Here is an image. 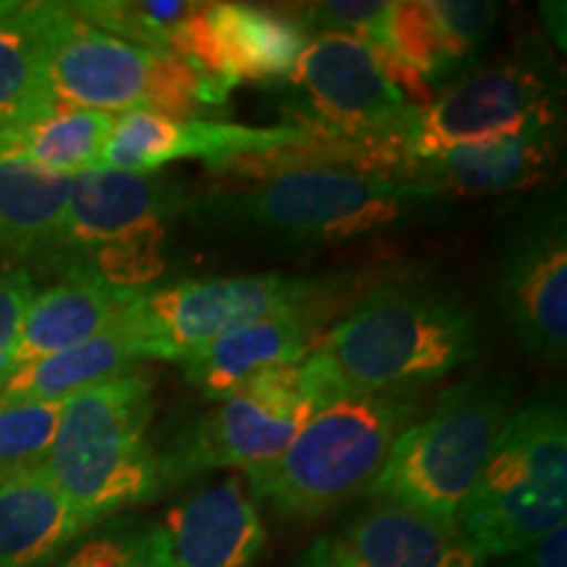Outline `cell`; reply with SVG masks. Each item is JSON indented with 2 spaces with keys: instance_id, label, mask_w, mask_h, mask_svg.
Here are the masks:
<instances>
[{
  "instance_id": "6da1fadb",
  "label": "cell",
  "mask_w": 567,
  "mask_h": 567,
  "mask_svg": "<svg viewBox=\"0 0 567 567\" xmlns=\"http://www.w3.org/2000/svg\"><path fill=\"white\" fill-rule=\"evenodd\" d=\"M478 326L457 297L421 284L381 287L302 360L323 408L347 394L415 392L478 354Z\"/></svg>"
},
{
  "instance_id": "7a4b0ae2",
  "label": "cell",
  "mask_w": 567,
  "mask_h": 567,
  "mask_svg": "<svg viewBox=\"0 0 567 567\" xmlns=\"http://www.w3.org/2000/svg\"><path fill=\"white\" fill-rule=\"evenodd\" d=\"M442 193L350 168H287L187 200L197 226L284 247H326L405 221Z\"/></svg>"
},
{
  "instance_id": "3957f363",
  "label": "cell",
  "mask_w": 567,
  "mask_h": 567,
  "mask_svg": "<svg viewBox=\"0 0 567 567\" xmlns=\"http://www.w3.org/2000/svg\"><path fill=\"white\" fill-rule=\"evenodd\" d=\"M421 415V389L339 396L308 417L279 457L245 473L250 496L281 517L331 513L373 486L396 439Z\"/></svg>"
},
{
  "instance_id": "277c9868",
  "label": "cell",
  "mask_w": 567,
  "mask_h": 567,
  "mask_svg": "<svg viewBox=\"0 0 567 567\" xmlns=\"http://www.w3.org/2000/svg\"><path fill=\"white\" fill-rule=\"evenodd\" d=\"M153 408V379L140 371L63 402L42 471L90 526L147 505L166 486L147 439Z\"/></svg>"
},
{
  "instance_id": "5b68a950",
  "label": "cell",
  "mask_w": 567,
  "mask_h": 567,
  "mask_svg": "<svg viewBox=\"0 0 567 567\" xmlns=\"http://www.w3.org/2000/svg\"><path fill=\"white\" fill-rule=\"evenodd\" d=\"M184 205V189L166 174L92 168L69 176L61 224L34 264L122 292L151 289L166 271L168 224Z\"/></svg>"
},
{
  "instance_id": "8992f818",
  "label": "cell",
  "mask_w": 567,
  "mask_h": 567,
  "mask_svg": "<svg viewBox=\"0 0 567 567\" xmlns=\"http://www.w3.org/2000/svg\"><path fill=\"white\" fill-rule=\"evenodd\" d=\"M567 517V417L557 396L509 413L457 526L486 559L520 555Z\"/></svg>"
},
{
  "instance_id": "52a82bcc",
  "label": "cell",
  "mask_w": 567,
  "mask_h": 567,
  "mask_svg": "<svg viewBox=\"0 0 567 567\" xmlns=\"http://www.w3.org/2000/svg\"><path fill=\"white\" fill-rule=\"evenodd\" d=\"M513 410V379L499 373L467 375L396 439L368 494L436 520L457 523L460 507Z\"/></svg>"
},
{
  "instance_id": "ba28073f",
  "label": "cell",
  "mask_w": 567,
  "mask_h": 567,
  "mask_svg": "<svg viewBox=\"0 0 567 567\" xmlns=\"http://www.w3.org/2000/svg\"><path fill=\"white\" fill-rule=\"evenodd\" d=\"M48 90L61 109L111 116L153 111L172 118H200L203 109L226 101L193 66L97 30L71 3H59L53 17Z\"/></svg>"
},
{
  "instance_id": "9c48e42d",
  "label": "cell",
  "mask_w": 567,
  "mask_h": 567,
  "mask_svg": "<svg viewBox=\"0 0 567 567\" xmlns=\"http://www.w3.org/2000/svg\"><path fill=\"white\" fill-rule=\"evenodd\" d=\"M342 287L344 281L337 279L287 274L182 279L134 295L122 326L140 360L182 363L213 339L258 318L334 302Z\"/></svg>"
},
{
  "instance_id": "30bf717a",
  "label": "cell",
  "mask_w": 567,
  "mask_h": 567,
  "mask_svg": "<svg viewBox=\"0 0 567 567\" xmlns=\"http://www.w3.org/2000/svg\"><path fill=\"white\" fill-rule=\"evenodd\" d=\"M323 408L302 363L252 375L176 434L161 457L163 484L213 471H252L295 442L308 417Z\"/></svg>"
},
{
  "instance_id": "8fae6325",
  "label": "cell",
  "mask_w": 567,
  "mask_h": 567,
  "mask_svg": "<svg viewBox=\"0 0 567 567\" xmlns=\"http://www.w3.org/2000/svg\"><path fill=\"white\" fill-rule=\"evenodd\" d=\"M557 97L549 71L528 59L460 76L429 105H415L402 140L405 168L452 147L484 145L557 124Z\"/></svg>"
},
{
  "instance_id": "7c38bea8",
  "label": "cell",
  "mask_w": 567,
  "mask_h": 567,
  "mask_svg": "<svg viewBox=\"0 0 567 567\" xmlns=\"http://www.w3.org/2000/svg\"><path fill=\"white\" fill-rule=\"evenodd\" d=\"M289 80L302 90L308 111L313 113L305 124L384 147L405 168L402 140L415 105L384 74L371 45L350 34H316Z\"/></svg>"
},
{
  "instance_id": "4fadbf2b",
  "label": "cell",
  "mask_w": 567,
  "mask_h": 567,
  "mask_svg": "<svg viewBox=\"0 0 567 567\" xmlns=\"http://www.w3.org/2000/svg\"><path fill=\"white\" fill-rule=\"evenodd\" d=\"M496 302L509 331L536 358L567 352L565 205L549 203L515 226L496 264Z\"/></svg>"
},
{
  "instance_id": "5bb4252c",
  "label": "cell",
  "mask_w": 567,
  "mask_h": 567,
  "mask_svg": "<svg viewBox=\"0 0 567 567\" xmlns=\"http://www.w3.org/2000/svg\"><path fill=\"white\" fill-rule=\"evenodd\" d=\"M308 137V126H245L213 118H172L153 111H126L113 118L101 168L130 174H161L168 163L197 158L210 172L292 147Z\"/></svg>"
},
{
  "instance_id": "9a60e30c",
  "label": "cell",
  "mask_w": 567,
  "mask_h": 567,
  "mask_svg": "<svg viewBox=\"0 0 567 567\" xmlns=\"http://www.w3.org/2000/svg\"><path fill=\"white\" fill-rule=\"evenodd\" d=\"M337 302L281 310L226 331L224 337L213 339L203 350L182 360L184 375L189 384L200 389L203 396L218 402L268 368L302 363L323 337V326L334 316Z\"/></svg>"
},
{
  "instance_id": "2e32d148",
  "label": "cell",
  "mask_w": 567,
  "mask_h": 567,
  "mask_svg": "<svg viewBox=\"0 0 567 567\" xmlns=\"http://www.w3.org/2000/svg\"><path fill=\"white\" fill-rule=\"evenodd\" d=\"M161 528L176 567H255L266 549L258 505L239 478L184 496Z\"/></svg>"
},
{
  "instance_id": "e0dca14e",
  "label": "cell",
  "mask_w": 567,
  "mask_h": 567,
  "mask_svg": "<svg viewBox=\"0 0 567 567\" xmlns=\"http://www.w3.org/2000/svg\"><path fill=\"white\" fill-rule=\"evenodd\" d=\"M557 161L559 132L557 124H547L507 140L452 147L434 158L413 161L402 179L434 187L442 195H505L542 184L555 172Z\"/></svg>"
},
{
  "instance_id": "ac0fdd59",
  "label": "cell",
  "mask_w": 567,
  "mask_h": 567,
  "mask_svg": "<svg viewBox=\"0 0 567 567\" xmlns=\"http://www.w3.org/2000/svg\"><path fill=\"white\" fill-rule=\"evenodd\" d=\"M360 567H486L457 523L379 502L334 538Z\"/></svg>"
},
{
  "instance_id": "d6986e66",
  "label": "cell",
  "mask_w": 567,
  "mask_h": 567,
  "mask_svg": "<svg viewBox=\"0 0 567 567\" xmlns=\"http://www.w3.org/2000/svg\"><path fill=\"white\" fill-rule=\"evenodd\" d=\"M92 526L38 467L0 476V567H42Z\"/></svg>"
},
{
  "instance_id": "ffe728a7",
  "label": "cell",
  "mask_w": 567,
  "mask_h": 567,
  "mask_svg": "<svg viewBox=\"0 0 567 567\" xmlns=\"http://www.w3.org/2000/svg\"><path fill=\"white\" fill-rule=\"evenodd\" d=\"M205 19L229 92L245 82L289 80L310 40L302 21L250 3H208Z\"/></svg>"
},
{
  "instance_id": "44dd1931",
  "label": "cell",
  "mask_w": 567,
  "mask_h": 567,
  "mask_svg": "<svg viewBox=\"0 0 567 567\" xmlns=\"http://www.w3.org/2000/svg\"><path fill=\"white\" fill-rule=\"evenodd\" d=\"M137 292H122L109 284L61 276L51 287L34 292L21 326L17 368H24L48 354L71 350L103 334L122 321L126 305ZM13 368V371H17Z\"/></svg>"
},
{
  "instance_id": "7402d4cb",
  "label": "cell",
  "mask_w": 567,
  "mask_h": 567,
  "mask_svg": "<svg viewBox=\"0 0 567 567\" xmlns=\"http://www.w3.org/2000/svg\"><path fill=\"white\" fill-rule=\"evenodd\" d=\"M59 3L0 0V130L55 109L48 90V40Z\"/></svg>"
},
{
  "instance_id": "603a6c76",
  "label": "cell",
  "mask_w": 567,
  "mask_h": 567,
  "mask_svg": "<svg viewBox=\"0 0 567 567\" xmlns=\"http://www.w3.org/2000/svg\"><path fill=\"white\" fill-rule=\"evenodd\" d=\"M137 363L142 360L118 321L109 331L71 347V350L48 354L30 365L17 368L9 384L0 392V405L3 402L69 400V396L87 392L103 381L134 373Z\"/></svg>"
},
{
  "instance_id": "cb8c5ba5",
  "label": "cell",
  "mask_w": 567,
  "mask_h": 567,
  "mask_svg": "<svg viewBox=\"0 0 567 567\" xmlns=\"http://www.w3.org/2000/svg\"><path fill=\"white\" fill-rule=\"evenodd\" d=\"M113 118L111 113L55 105L45 116L0 130V155L55 176L92 172L101 168Z\"/></svg>"
},
{
  "instance_id": "d4e9b609",
  "label": "cell",
  "mask_w": 567,
  "mask_h": 567,
  "mask_svg": "<svg viewBox=\"0 0 567 567\" xmlns=\"http://www.w3.org/2000/svg\"><path fill=\"white\" fill-rule=\"evenodd\" d=\"M69 176L0 155V258L38 260L66 205Z\"/></svg>"
},
{
  "instance_id": "484cf974",
  "label": "cell",
  "mask_w": 567,
  "mask_h": 567,
  "mask_svg": "<svg viewBox=\"0 0 567 567\" xmlns=\"http://www.w3.org/2000/svg\"><path fill=\"white\" fill-rule=\"evenodd\" d=\"M71 9L97 30L113 38L147 48V51L174 55L179 38L189 17L200 9V3L189 0H82L71 3Z\"/></svg>"
},
{
  "instance_id": "4316f807",
  "label": "cell",
  "mask_w": 567,
  "mask_h": 567,
  "mask_svg": "<svg viewBox=\"0 0 567 567\" xmlns=\"http://www.w3.org/2000/svg\"><path fill=\"white\" fill-rule=\"evenodd\" d=\"M59 567H176L161 523H118L84 538Z\"/></svg>"
},
{
  "instance_id": "83f0119b",
  "label": "cell",
  "mask_w": 567,
  "mask_h": 567,
  "mask_svg": "<svg viewBox=\"0 0 567 567\" xmlns=\"http://www.w3.org/2000/svg\"><path fill=\"white\" fill-rule=\"evenodd\" d=\"M66 400L0 405V476L45 463Z\"/></svg>"
},
{
  "instance_id": "f1b7e54d",
  "label": "cell",
  "mask_w": 567,
  "mask_h": 567,
  "mask_svg": "<svg viewBox=\"0 0 567 567\" xmlns=\"http://www.w3.org/2000/svg\"><path fill=\"white\" fill-rule=\"evenodd\" d=\"M425 6L442 32L446 51L460 69L476 59L499 19V6L478 3V0L476 3L471 0H425Z\"/></svg>"
},
{
  "instance_id": "f546056e",
  "label": "cell",
  "mask_w": 567,
  "mask_h": 567,
  "mask_svg": "<svg viewBox=\"0 0 567 567\" xmlns=\"http://www.w3.org/2000/svg\"><path fill=\"white\" fill-rule=\"evenodd\" d=\"M389 13L392 3L375 0H331V3H313L302 11V24L308 21L318 32H339L363 40L365 45L386 48Z\"/></svg>"
},
{
  "instance_id": "4dcf8cb0",
  "label": "cell",
  "mask_w": 567,
  "mask_h": 567,
  "mask_svg": "<svg viewBox=\"0 0 567 567\" xmlns=\"http://www.w3.org/2000/svg\"><path fill=\"white\" fill-rule=\"evenodd\" d=\"M34 297V281L27 268L0 271V392L9 384L21 342L24 313Z\"/></svg>"
},
{
  "instance_id": "1f68e13d",
  "label": "cell",
  "mask_w": 567,
  "mask_h": 567,
  "mask_svg": "<svg viewBox=\"0 0 567 567\" xmlns=\"http://www.w3.org/2000/svg\"><path fill=\"white\" fill-rule=\"evenodd\" d=\"M513 559L515 567H567V523L551 528Z\"/></svg>"
},
{
  "instance_id": "d6a6232c",
  "label": "cell",
  "mask_w": 567,
  "mask_h": 567,
  "mask_svg": "<svg viewBox=\"0 0 567 567\" xmlns=\"http://www.w3.org/2000/svg\"><path fill=\"white\" fill-rule=\"evenodd\" d=\"M297 567H360V565L337 547L334 538H321V542H316L313 547L305 551Z\"/></svg>"
}]
</instances>
